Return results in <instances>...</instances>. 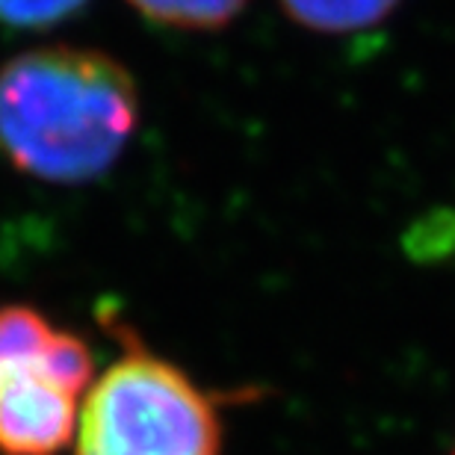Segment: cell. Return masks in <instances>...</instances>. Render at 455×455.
Here are the masks:
<instances>
[{
	"label": "cell",
	"mask_w": 455,
	"mask_h": 455,
	"mask_svg": "<svg viewBox=\"0 0 455 455\" xmlns=\"http://www.w3.org/2000/svg\"><path fill=\"white\" fill-rule=\"evenodd\" d=\"M290 21L325 36L361 33L381 24L403 0H278Z\"/></svg>",
	"instance_id": "277c9868"
},
{
	"label": "cell",
	"mask_w": 455,
	"mask_h": 455,
	"mask_svg": "<svg viewBox=\"0 0 455 455\" xmlns=\"http://www.w3.org/2000/svg\"><path fill=\"white\" fill-rule=\"evenodd\" d=\"M95 381V358L75 331L0 367V455H60L80 423V396Z\"/></svg>",
	"instance_id": "3957f363"
},
{
	"label": "cell",
	"mask_w": 455,
	"mask_h": 455,
	"mask_svg": "<svg viewBox=\"0 0 455 455\" xmlns=\"http://www.w3.org/2000/svg\"><path fill=\"white\" fill-rule=\"evenodd\" d=\"M57 334L48 316L33 305H0V367L21 355L39 352Z\"/></svg>",
	"instance_id": "8992f818"
},
{
	"label": "cell",
	"mask_w": 455,
	"mask_h": 455,
	"mask_svg": "<svg viewBox=\"0 0 455 455\" xmlns=\"http://www.w3.org/2000/svg\"><path fill=\"white\" fill-rule=\"evenodd\" d=\"M89 0H0V24L15 30H48L80 15Z\"/></svg>",
	"instance_id": "52a82bcc"
},
{
	"label": "cell",
	"mask_w": 455,
	"mask_h": 455,
	"mask_svg": "<svg viewBox=\"0 0 455 455\" xmlns=\"http://www.w3.org/2000/svg\"><path fill=\"white\" fill-rule=\"evenodd\" d=\"M124 355L92 381L75 455H222L225 423L213 394L178 363L113 325Z\"/></svg>",
	"instance_id": "7a4b0ae2"
},
{
	"label": "cell",
	"mask_w": 455,
	"mask_h": 455,
	"mask_svg": "<svg viewBox=\"0 0 455 455\" xmlns=\"http://www.w3.org/2000/svg\"><path fill=\"white\" fill-rule=\"evenodd\" d=\"M452 455H455V452H452Z\"/></svg>",
	"instance_id": "ba28073f"
},
{
	"label": "cell",
	"mask_w": 455,
	"mask_h": 455,
	"mask_svg": "<svg viewBox=\"0 0 455 455\" xmlns=\"http://www.w3.org/2000/svg\"><path fill=\"white\" fill-rule=\"evenodd\" d=\"M145 21L184 33H213L234 21L249 0H127Z\"/></svg>",
	"instance_id": "5b68a950"
},
{
	"label": "cell",
	"mask_w": 455,
	"mask_h": 455,
	"mask_svg": "<svg viewBox=\"0 0 455 455\" xmlns=\"http://www.w3.org/2000/svg\"><path fill=\"white\" fill-rule=\"evenodd\" d=\"M140 86L101 48L42 44L0 66V157L57 187L104 178L140 127Z\"/></svg>",
	"instance_id": "6da1fadb"
}]
</instances>
